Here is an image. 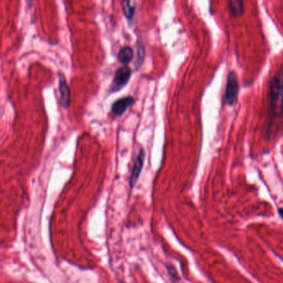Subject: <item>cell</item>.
<instances>
[{
    "mask_svg": "<svg viewBox=\"0 0 283 283\" xmlns=\"http://www.w3.org/2000/svg\"><path fill=\"white\" fill-rule=\"evenodd\" d=\"M59 93L61 105L67 108L71 103V91L62 73L59 74Z\"/></svg>",
    "mask_w": 283,
    "mask_h": 283,
    "instance_id": "5b68a950",
    "label": "cell"
},
{
    "mask_svg": "<svg viewBox=\"0 0 283 283\" xmlns=\"http://www.w3.org/2000/svg\"><path fill=\"white\" fill-rule=\"evenodd\" d=\"M132 75V70L128 65H124L122 67L118 69L115 72V78L113 81V85L111 86V92H115L121 90L128 84Z\"/></svg>",
    "mask_w": 283,
    "mask_h": 283,
    "instance_id": "3957f363",
    "label": "cell"
},
{
    "mask_svg": "<svg viewBox=\"0 0 283 283\" xmlns=\"http://www.w3.org/2000/svg\"><path fill=\"white\" fill-rule=\"evenodd\" d=\"M137 66L139 67L141 66L142 64V61H143V59H144V46L142 45V43H140L137 46Z\"/></svg>",
    "mask_w": 283,
    "mask_h": 283,
    "instance_id": "30bf717a",
    "label": "cell"
},
{
    "mask_svg": "<svg viewBox=\"0 0 283 283\" xmlns=\"http://www.w3.org/2000/svg\"><path fill=\"white\" fill-rule=\"evenodd\" d=\"M229 11L234 18L243 15L244 13L243 0H229Z\"/></svg>",
    "mask_w": 283,
    "mask_h": 283,
    "instance_id": "52a82bcc",
    "label": "cell"
},
{
    "mask_svg": "<svg viewBox=\"0 0 283 283\" xmlns=\"http://www.w3.org/2000/svg\"><path fill=\"white\" fill-rule=\"evenodd\" d=\"M278 213H279L281 217L283 219V209H279V210H278Z\"/></svg>",
    "mask_w": 283,
    "mask_h": 283,
    "instance_id": "8fae6325",
    "label": "cell"
},
{
    "mask_svg": "<svg viewBox=\"0 0 283 283\" xmlns=\"http://www.w3.org/2000/svg\"><path fill=\"white\" fill-rule=\"evenodd\" d=\"M134 56L133 49L129 46H124L119 52L118 59L120 61V62L122 63L124 65H127V64L130 63L133 61Z\"/></svg>",
    "mask_w": 283,
    "mask_h": 283,
    "instance_id": "ba28073f",
    "label": "cell"
},
{
    "mask_svg": "<svg viewBox=\"0 0 283 283\" xmlns=\"http://www.w3.org/2000/svg\"><path fill=\"white\" fill-rule=\"evenodd\" d=\"M145 156H146V153H145L144 150L141 148V149L139 150V154H138L136 159H135L134 168H133V171H132V173H131L129 184H130V186L132 188L136 185L137 182H138L139 177H140L142 170V167H143V165H144Z\"/></svg>",
    "mask_w": 283,
    "mask_h": 283,
    "instance_id": "277c9868",
    "label": "cell"
},
{
    "mask_svg": "<svg viewBox=\"0 0 283 283\" xmlns=\"http://www.w3.org/2000/svg\"><path fill=\"white\" fill-rule=\"evenodd\" d=\"M135 2L134 0H122V9L124 16L128 20H133L135 14Z\"/></svg>",
    "mask_w": 283,
    "mask_h": 283,
    "instance_id": "9c48e42d",
    "label": "cell"
},
{
    "mask_svg": "<svg viewBox=\"0 0 283 283\" xmlns=\"http://www.w3.org/2000/svg\"><path fill=\"white\" fill-rule=\"evenodd\" d=\"M269 97L267 132V134L273 135L283 128V72H279L272 78Z\"/></svg>",
    "mask_w": 283,
    "mask_h": 283,
    "instance_id": "6da1fadb",
    "label": "cell"
},
{
    "mask_svg": "<svg viewBox=\"0 0 283 283\" xmlns=\"http://www.w3.org/2000/svg\"><path fill=\"white\" fill-rule=\"evenodd\" d=\"M134 103L133 97H124L115 101L112 105V111L117 116H121L125 113L126 110Z\"/></svg>",
    "mask_w": 283,
    "mask_h": 283,
    "instance_id": "8992f818",
    "label": "cell"
},
{
    "mask_svg": "<svg viewBox=\"0 0 283 283\" xmlns=\"http://www.w3.org/2000/svg\"><path fill=\"white\" fill-rule=\"evenodd\" d=\"M238 93H239V83L238 77L234 71H231L227 77L226 83L225 95L224 100L225 103L231 106L237 100Z\"/></svg>",
    "mask_w": 283,
    "mask_h": 283,
    "instance_id": "7a4b0ae2",
    "label": "cell"
}]
</instances>
